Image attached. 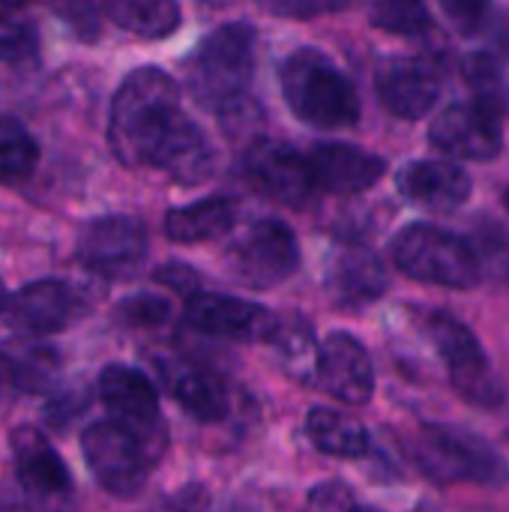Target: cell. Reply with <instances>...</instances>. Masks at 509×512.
Instances as JSON below:
<instances>
[{
  "label": "cell",
  "mask_w": 509,
  "mask_h": 512,
  "mask_svg": "<svg viewBox=\"0 0 509 512\" xmlns=\"http://www.w3.org/2000/svg\"><path fill=\"white\" fill-rule=\"evenodd\" d=\"M426 333H429V342L435 345L438 357L444 360L456 393L462 399H468L471 405L495 408L501 402L498 381L492 375V363H489L480 339L474 336V330L447 312H435L426 321Z\"/></svg>",
  "instance_id": "obj_8"
},
{
  "label": "cell",
  "mask_w": 509,
  "mask_h": 512,
  "mask_svg": "<svg viewBox=\"0 0 509 512\" xmlns=\"http://www.w3.org/2000/svg\"><path fill=\"white\" fill-rule=\"evenodd\" d=\"M306 435L321 453L336 459H363L372 450L366 426L333 408H312L306 414Z\"/></svg>",
  "instance_id": "obj_24"
},
{
  "label": "cell",
  "mask_w": 509,
  "mask_h": 512,
  "mask_svg": "<svg viewBox=\"0 0 509 512\" xmlns=\"http://www.w3.org/2000/svg\"><path fill=\"white\" fill-rule=\"evenodd\" d=\"M51 12L66 24L75 39L87 45L102 36V0H51Z\"/></svg>",
  "instance_id": "obj_31"
},
{
  "label": "cell",
  "mask_w": 509,
  "mask_h": 512,
  "mask_svg": "<svg viewBox=\"0 0 509 512\" xmlns=\"http://www.w3.org/2000/svg\"><path fill=\"white\" fill-rule=\"evenodd\" d=\"M3 354V351H0ZM12 384L18 393H45L51 390L57 369H60V357L51 345L42 342H21L12 351L3 354Z\"/></svg>",
  "instance_id": "obj_26"
},
{
  "label": "cell",
  "mask_w": 509,
  "mask_h": 512,
  "mask_svg": "<svg viewBox=\"0 0 509 512\" xmlns=\"http://www.w3.org/2000/svg\"><path fill=\"white\" fill-rule=\"evenodd\" d=\"M150 168L165 171L171 180L183 186H195V183H204L216 171V153L204 129L186 114H180L171 132L165 135V141L159 144Z\"/></svg>",
  "instance_id": "obj_22"
},
{
  "label": "cell",
  "mask_w": 509,
  "mask_h": 512,
  "mask_svg": "<svg viewBox=\"0 0 509 512\" xmlns=\"http://www.w3.org/2000/svg\"><path fill=\"white\" fill-rule=\"evenodd\" d=\"M282 360L288 363V369L300 378L315 381V363H318V342L312 327L303 318H279L276 333L270 339Z\"/></svg>",
  "instance_id": "obj_28"
},
{
  "label": "cell",
  "mask_w": 509,
  "mask_h": 512,
  "mask_svg": "<svg viewBox=\"0 0 509 512\" xmlns=\"http://www.w3.org/2000/svg\"><path fill=\"white\" fill-rule=\"evenodd\" d=\"M255 27L231 21L207 33L186 57V87L210 111L231 108L252 81Z\"/></svg>",
  "instance_id": "obj_3"
},
{
  "label": "cell",
  "mask_w": 509,
  "mask_h": 512,
  "mask_svg": "<svg viewBox=\"0 0 509 512\" xmlns=\"http://www.w3.org/2000/svg\"><path fill=\"white\" fill-rule=\"evenodd\" d=\"M39 51V30L30 18L0 9V60L27 63Z\"/></svg>",
  "instance_id": "obj_30"
},
{
  "label": "cell",
  "mask_w": 509,
  "mask_h": 512,
  "mask_svg": "<svg viewBox=\"0 0 509 512\" xmlns=\"http://www.w3.org/2000/svg\"><path fill=\"white\" fill-rule=\"evenodd\" d=\"M315 384L345 405H366L375 393V366L366 345L351 333H330L318 345Z\"/></svg>",
  "instance_id": "obj_14"
},
{
  "label": "cell",
  "mask_w": 509,
  "mask_h": 512,
  "mask_svg": "<svg viewBox=\"0 0 509 512\" xmlns=\"http://www.w3.org/2000/svg\"><path fill=\"white\" fill-rule=\"evenodd\" d=\"M465 78L474 93H498V66L489 54H471L465 60Z\"/></svg>",
  "instance_id": "obj_37"
},
{
  "label": "cell",
  "mask_w": 509,
  "mask_h": 512,
  "mask_svg": "<svg viewBox=\"0 0 509 512\" xmlns=\"http://www.w3.org/2000/svg\"><path fill=\"white\" fill-rule=\"evenodd\" d=\"M159 375L171 393V399L192 414L201 423H219L228 414V390L222 384V378L192 360H162L159 363Z\"/></svg>",
  "instance_id": "obj_21"
},
{
  "label": "cell",
  "mask_w": 509,
  "mask_h": 512,
  "mask_svg": "<svg viewBox=\"0 0 509 512\" xmlns=\"http://www.w3.org/2000/svg\"><path fill=\"white\" fill-rule=\"evenodd\" d=\"M432 144L456 159L489 162L501 153L504 141V105L501 93H477L471 102L444 108L429 129Z\"/></svg>",
  "instance_id": "obj_7"
},
{
  "label": "cell",
  "mask_w": 509,
  "mask_h": 512,
  "mask_svg": "<svg viewBox=\"0 0 509 512\" xmlns=\"http://www.w3.org/2000/svg\"><path fill=\"white\" fill-rule=\"evenodd\" d=\"M0 512H75V498H33L15 486L0 504Z\"/></svg>",
  "instance_id": "obj_36"
},
{
  "label": "cell",
  "mask_w": 509,
  "mask_h": 512,
  "mask_svg": "<svg viewBox=\"0 0 509 512\" xmlns=\"http://www.w3.org/2000/svg\"><path fill=\"white\" fill-rule=\"evenodd\" d=\"M3 312L12 330L24 336H51L75 321L78 291L57 279H39L9 297Z\"/></svg>",
  "instance_id": "obj_17"
},
{
  "label": "cell",
  "mask_w": 509,
  "mask_h": 512,
  "mask_svg": "<svg viewBox=\"0 0 509 512\" xmlns=\"http://www.w3.org/2000/svg\"><path fill=\"white\" fill-rule=\"evenodd\" d=\"M441 9L459 33L474 36L486 27L492 15V0H441Z\"/></svg>",
  "instance_id": "obj_33"
},
{
  "label": "cell",
  "mask_w": 509,
  "mask_h": 512,
  "mask_svg": "<svg viewBox=\"0 0 509 512\" xmlns=\"http://www.w3.org/2000/svg\"><path fill=\"white\" fill-rule=\"evenodd\" d=\"M228 267L234 279L246 288H276L285 279H291L300 267L297 237L279 219H258L228 249Z\"/></svg>",
  "instance_id": "obj_9"
},
{
  "label": "cell",
  "mask_w": 509,
  "mask_h": 512,
  "mask_svg": "<svg viewBox=\"0 0 509 512\" xmlns=\"http://www.w3.org/2000/svg\"><path fill=\"white\" fill-rule=\"evenodd\" d=\"M396 186L411 204L435 213L459 210L471 198V177L465 168L447 159H423L405 165L396 177Z\"/></svg>",
  "instance_id": "obj_20"
},
{
  "label": "cell",
  "mask_w": 509,
  "mask_h": 512,
  "mask_svg": "<svg viewBox=\"0 0 509 512\" xmlns=\"http://www.w3.org/2000/svg\"><path fill=\"white\" fill-rule=\"evenodd\" d=\"M117 315L123 318V324L129 327H159L168 321L171 315V303L165 297H153V294H135L129 300H123L117 306Z\"/></svg>",
  "instance_id": "obj_32"
},
{
  "label": "cell",
  "mask_w": 509,
  "mask_h": 512,
  "mask_svg": "<svg viewBox=\"0 0 509 512\" xmlns=\"http://www.w3.org/2000/svg\"><path fill=\"white\" fill-rule=\"evenodd\" d=\"M243 177L258 195L282 207H303L315 192L309 159L294 147L270 138H261L246 150Z\"/></svg>",
  "instance_id": "obj_12"
},
{
  "label": "cell",
  "mask_w": 509,
  "mask_h": 512,
  "mask_svg": "<svg viewBox=\"0 0 509 512\" xmlns=\"http://www.w3.org/2000/svg\"><path fill=\"white\" fill-rule=\"evenodd\" d=\"M78 261L105 279H129L141 270L150 252V234L135 216H99L78 234Z\"/></svg>",
  "instance_id": "obj_10"
},
{
  "label": "cell",
  "mask_w": 509,
  "mask_h": 512,
  "mask_svg": "<svg viewBox=\"0 0 509 512\" xmlns=\"http://www.w3.org/2000/svg\"><path fill=\"white\" fill-rule=\"evenodd\" d=\"M3 6H21V3H30V0H0Z\"/></svg>",
  "instance_id": "obj_41"
},
{
  "label": "cell",
  "mask_w": 509,
  "mask_h": 512,
  "mask_svg": "<svg viewBox=\"0 0 509 512\" xmlns=\"http://www.w3.org/2000/svg\"><path fill=\"white\" fill-rule=\"evenodd\" d=\"M108 18L132 36L165 39L180 27L177 0H102Z\"/></svg>",
  "instance_id": "obj_25"
},
{
  "label": "cell",
  "mask_w": 509,
  "mask_h": 512,
  "mask_svg": "<svg viewBox=\"0 0 509 512\" xmlns=\"http://www.w3.org/2000/svg\"><path fill=\"white\" fill-rule=\"evenodd\" d=\"M375 90L402 120L426 117L441 96V75L423 57H387L375 72Z\"/></svg>",
  "instance_id": "obj_16"
},
{
  "label": "cell",
  "mask_w": 509,
  "mask_h": 512,
  "mask_svg": "<svg viewBox=\"0 0 509 512\" xmlns=\"http://www.w3.org/2000/svg\"><path fill=\"white\" fill-rule=\"evenodd\" d=\"M390 252L396 267L417 282L456 291H468L480 282V261L471 243L441 225L414 222L402 228Z\"/></svg>",
  "instance_id": "obj_5"
},
{
  "label": "cell",
  "mask_w": 509,
  "mask_h": 512,
  "mask_svg": "<svg viewBox=\"0 0 509 512\" xmlns=\"http://www.w3.org/2000/svg\"><path fill=\"white\" fill-rule=\"evenodd\" d=\"M15 459V486L33 498H72V474L51 441L33 429L18 426L9 435Z\"/></svg>",
  "instance_id": "obj_18"
},
{
  "label": "cell",
  "mask_w": 509,
  "mask_h": 512,
  "mask_svg": "<svg viewBox=\"0 0 509 512\" xmlns=\"http://www.w3.org/2000/svg\"><path fill=\"white\" fill-rule=\"evenodd\" d=\"M99 399L111 417V423L123 426L153 450L165 453V426L159 411V393L150 378L132 366H108L99 375Z\"/></svg>",
  "instance_id": "obj_11"
},
{
  "label": "cell",
  "mask_w": 509,
  "mask_h": 512,
  "mask_svg": "<svg viewBox=\"0 0 509 512\" xmlns=\"http://www.w3.org/2000/svg\"><path fill=\"white\" fill-rule=\"evenodd\" d=\"M156 279H159V282H165V285H171V288H177V291H186V294H195V291H192V285H198L195 270H189V267H183V264L162 267V270L156 273Z\"/></svg>",
  "instance_id": "obj_38"
},
{
  "label": "cell",
  "mask_w": 509,
  "mask_h": 512,
  "mask_svg": "<svg viewBox=\"0 0 509 512\" xmlns=\"http://www.w3.org/2000/svg\"><path fill=\"white\" fill-rule=\"evenodd\" d=\"M309 168L315 186L339 195H357L372 189L384 177L387 162L357 144L324 141L309 153Z\"/></svg>",
  "instance_id": "obj_19"
},
{
  "label": "cell",
  "mask_w": 509,
  "mask_h": 512,
  "mask_svg": "<svg viewBox=\"0 0 509 512\" xmlns=\"http://www.w3.org/2000/svg\"><path fill=\"white\" fill-rule=\"evenodd\" d=\"M369 18L378 30L396 36H423L432 27L429 6L423 0H372Z\"/></svg>",
  "instance_id": "obj_29"
},
{
  "label": "cell",
  "mask_w": 509,
  "mask_h": 512,
  "mask_svg": "<svg viewBox=\"0 0 509 512\" xmlns=\"http://www.w3.org/2000/svg\"><path fill=\"white\" fill-rule=\"evenodd\" d=\"M6 300H9V294H6V288H3V282H0V312L6 309Z\"/></svg>",
  "instance_id": "obj_40"
},
{
  "label": "cell",
  "mask_w": 509,
  "mask_h": 512,
  "mask_svg": "<svg viewBox=\"0 0 509 512\" xmlns=\"http://www.w3.org/2000/svg\"><path fill=\"white\" fill-rule=\"evenodd\" d=\"M81 453L93 480L114 498H135L162 456L159 450H153L150 444H144L111 420L84 429Z\"/></svg>",
  "instance_id": "obj_6"
},
{
  "label": "cell",
  "mask_w": 509,
  "mask_h": 512,
  "mask_svg": "<svg viewBox=\"0 0 509 512\" xmlns=\"http://www.w3.org/2000/svg\"><path fill=\"white\" fill-rule=\"evenodd\" d=\"M417 468L438 486L474 483L486 489H504L509 462L477 432L429 423L411 441Z\"/></svg>",
  "instance_id": "obj_4"
},
{
  "label": "cell",
  "mask_w": 509,
  "mask_h": 512,
  "mask_svg": "<svg viewBox=\"0 0 509 512\" xmlns=\"http://www.w3.org/2000/svg\"><path fill=\"white\" fill-rule=\"evenodd\" d=\"M507 279H509V267H507Z\"/></svg>",
  "instance_id": "obj_44"
},
{
  "label": "cell",
  "mask_w": 509,
  "mask_h": 512,
  "mask_svg": "<svg viewBox=\"0 0 509 512\" xmlns=\"http://www.w3.org/2000/svg\"><path fill=\"white\" fill-rule=\"evenodd\" d=\"M183 114L177 81L159 66L132 69L111 99L108 147L126 168H150L159 144Z\"/></svg>",
  "instance_id": "obj_1"
},
{
  "label": "cell",
  "mask_w": 509,
  "mask_h": 512,
  "mask_svg": "<svg viewBox=\"0 0 509 512\" xmlns=\"http://www.w3.org/2000/svg\"><path fill=\"white\" fill-rule=\"evenodd\" d=\"M258 6L276 18H291V21H309L324 12H333L345 6V0H258Z\"/></svg>",
  "instance_id": "obj_34"
},
{
  "label": "cell",
  "mask_w": 509,
  "mask_h": 512,
  "mask_svg": "<svg viewBox=\"0 0 509 512\" xmlns=\"http://www.w3.org/2000/svg\"><path fill=\"white\" fill-rule=\"evenodd\" d=\"M39 165V144L27 126L9 114H0V183H24Z\"/></svg>",
  "instance_id": "obj_27"
},
{
  "label": "cell",
  "mask_w": 509,
  "mask_h": 512,
  "mask_svg": "<svg viewBox=\"0 0 509 512\" xmlns=\"http://www.w3.org/2000/svg\"><path fill=\"white\" fill-rule=\"evenodd\" d=\"M351 507H354L351 489L339 480H330V483H318L309 492L300 512H348Z\"/></svg>",
  "instance_id": "obj_35"
},
{
  "label": "cell",
  "mask_w": 509,
  "mask_h": 512,
  "mask_svg": "<svg viewBox=\"0 0 509 512\" xmlns=\"http://www.w3.org/2000/svg\"><path fill=\"white\" fill-rule=\"evenodd\" d=\"M237 222V207L231 198L213 195L186 207H174L165 216V234L174 243H207L228 234Z\"/></svg>",
  "instance_id": "obj_23"
},
{
  "label": "cell",
  "mask_w": 509,
  "mask_h": 512,
  "mask_svg": "<svg viewBox=\"0 0 509 512\" xmlns=\"http://www.w3.org/2000/svg\"><path fill=\"white\" fill-rule=\"evenodd\" d=\"M387 285H390L387 267L369 246H360V243L339 246L327 261L324 288L333 306L345 312H357L363 306L378 303Z\"/></svg>",
  "instance_id": "obj_15"
},
{
  "label": "cell",
  "mask_w": 509,
  "mask_h": 512,
  "mask_svg": "<svg viewBox=\"0 0 509 512\" xmlns=\"http://www.w3.org/2000/svg\"><path fill=\"white\" fill-rule=\"evenodd\" d=\"M186 321L204 336H216L228 342H270L279 315H273L258 303L228 294H189Z\"/></svg>",
  "instance_id": "obj_13"
},
{
  "label": "cell",
  "mask_w": 509,
  "mask_h": 512,
  "mask_svg": "<svg viewBox=\"0 0 509 512\" xmlns=\"http://www.w3.org/2000/svg\"><path fill=\"white\" fill-rule=\"evenodd\" d=\"M348 512H381V510H375V507H351Z\"/></svg>",
  "instance_id": "obj_42"
},
{
  "label": "cell",
  "mask_w": 509,
  "mask_h": 512,
  "mask_svg": "<svg viewBox=\"0 0 509 512\" xmlns=\"http://www.w3.org/2000/svg\"><path fill=\"white\" fill-rule=\"evenodd\" d=\"M12 393H15V384H12L9 366H6V360H3V354H0V408H6V402H9Z\"/></svg>",
  "instance_id": "obj_39"
},
{
  "label": "cell",
  "mask_w": 509,
  "mask_h": 512,
  "mask_svg": "<svg viewBox=\"0 0 509 512\" xmlns=\"http://www.w3.org/2000/svg\"><path fill=\"white\" fill-rule=\"evenodd\" d=\"M288 108L315 129H348L360 120V96L348 75L318 48L291 51L279 72Z\"/></svg>",
  "instance_id": "obj_2"
},
{
  "label": "cell",
  "mask_w": 509,
  "mask_h": 512,
  "mask_svg": "<svg viewBox=\"0 0 509 512\" xmlns=\"http://www.w3.org/2000/svg\"><path fill=\"white\" fill-rule=\"evenodd\" d=\"M504 204H507V210H509V189L504 192Z\"/></svg>",
  "instance_id": "obj_43"
}]
</instances>
